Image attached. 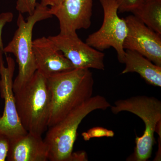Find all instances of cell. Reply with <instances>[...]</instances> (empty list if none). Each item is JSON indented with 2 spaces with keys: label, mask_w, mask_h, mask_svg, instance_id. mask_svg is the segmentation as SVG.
<instances>
[{
  "label": "cell",
  "mask_w": 161,
  "mask_h": 161,
  "mask_svg": "<svg viewBox=\"0 0 161 161\" xmlns=\"http://www.w3.org/2000/svg\"><path fill=\"white\" fill-rule=\"evenodd\" d=\"M114 114L128 112L137 115L143 121L145 130L142 136H136V147L127 161H146L151 157L154 145V134L161 122V102L154 97L138 95L115 101L111 105Z\"/></svg>",
  "instance_id": "5b68a950"
},
{
  "label": "cell",
  "mask_w": 161,
  "mask_h": 161,
  "mask_svg": "<svg viewBox=\"0 0 161 161\" xmlns=\"http://www.w3.org/2000/svg\"><path fill=\"white\" fill-rule=\"evenodd\" d=\"M111 106L103 96H92L60 121L48 127L44 139L48 147V161H87L85 152H73L78 127L84 119L93 111L105 110Z\"/></svg>",
  "instance_id": "6da1fadb"
},
{
  "label": "cell",
  "mask_w": 161,
  "mask_h": 161,
  "mask_svg": "<svg viewBox=\"0 0 161 161\" xmlns=\"http://www.w3.org/2000/svg\"><path fill=\"white\" fill-rule=\"evenodd\" d=\"M115 133L112 130H108L101 127H95L91 128L86 132L82 133L84 140L86 141H89L93 138L99 137H112Z\"/></svg>",
  "instance_id": "9a60e30c"
},
{
  "label": "cell",
  "mask_w": 161,
  "mask_h": 161,
  "mask_svg": "<svg viewBox=\"0 0 161 161\" xmlns=\"http://www.w3.org/2000/svg\"><path fill=\"white\" fill-rule=\"evenodd\" d=\"M32 50L37 71L46 78L74 69L70 61L57 49L48 37L33 40Z\"/></svg>",
  "instance_id": "8fae6325"
},
{
  "label": "cell",
  "mask_w": 161,
  "mask_h": 161,
  "mask_svg": "<svg viewBox=\"0 0 161 161\" xmlns=\"http://www.w3.org/2000/svg\"><path fill=\"white\" fill-rule=\"evenodd\" d=\"M99 2L103 10V23L99 30L88 36L86 43L101 52L113 47L117 53L119 61L123 63L125 51L123 44L128 30L125 19L118 16L116 0Z\"/></svg>",
  "instance_id": "8992f818"
},
{
  "label": "cell",
  "mask_w": 161,
  "mask_h": 161,
  "mask_svg": "<svg viewBox=\"0 0 161 161\" xmlns=\"http://www.w3.org/2000/svg\"><path fill=\"white\" fill-rule=\"evenodd\" d=\"M37 0H17L16 9L21 14L27 13L31 15L37 6Z\"/></svg>",
  "instance_id": "e0dca14e"
},
{
  "label": "cell",
  "mask_w": 161,
  "mask_h": 161,
  "mask_svg": "<svg viewBox=\"0 0 161 161\" xmlns=\"http://www.w3.org/2000/svg\"><path fill=\"white\" fill-rule=\"evenodd\" d=\"M6 66L4 65L3 55H0V94L5 101L4 111L0 115V133L11 140L28 132L21 124L16 107L13 88L14 60L10 57H6Z\"/></svg>",
  "instance_id": "52a82bcc"
},
{
  "label": "cell",
  "mask_w": 161,
  "mask_h": 161,
  "mask_svg": "<svg viewBox=\"0 0 161 161\" xmlns=\"http://www.w3.org/2000/svg\"><path fill=\"white\" fill-rule=\"evenodd\" d=\"M123 63L125 64L121 74L136 73L147 83L161 87V66L154 63L135 51L126 50Z\"/></svg>",
  "instance_id": "4fadbf2b"
},
{
  "label": "cell",
  "mask_w": 161,
  "mask_h": 161,
  "mask_svg": "<svg viewBox=\"0 0 161 161\" xmlns=\"http://www.w3.org/2000/svg\"><path fill=\"white\" fill-rule=\"evenodd\" d=\"M20 122L27 132L42 135L48 129L51 94L47 78L37 71L30 80L13 91Z\"/></svg>",
  "instance_id": "3957f363"
},
{
  "label": "cell",
  "mask_w": 161,
  "mask_h": 161,
  "mask_svg": "<svg viewBox=\"0 0 161 161\" xmlns=\"http://www.w3.org/2000/svg\"><path fill=\"white\" fill-rule=\"evenodd\" d=\"M127 25L124 49L135 51L161 66V36L148 27L133 15L125 19Z\"/></svg>",
  "instance_id": "9c48e42d"
},
{
  "label": "cell",
  "mask_w": 161,
  "mask_h": 161,
  "mask_svg": "<svg viewBox=\"0 0 161 161\" xmlns=\"http://www.w3.org/2000/svg\"><path fill=\"white\" fill-rule=\"evenodd\" d=\"M53 17L49 8L37 3L34 12L25 20L19 13L18 29L8 45L4 48V53L13 54L18 64V74L13 82V91L23 86L32 78L36 71L32 50V32L35 24Z\"/></svg>",
  "instance_id": "277c9868"
},
{
  "label": "cell",
  "mask_w": 161,
  "mask_h": 161,
  "mask_svg": "<svg viewBox=\"0 0 161 161\" xmlns=\"http://www.w3.org/2000/svg\"><path fill=\"white\" fill-rule=\"evenodd\" d=\"M48 37L57 49L70 61L74 68L104 70V53L83 42L77 32L59 33Z\"/></svg>",
  "instance_id": "ba28073f"
},
{
  "label": "cell",
  "mask_w": 161,
  "mask_h": 161,
  "mask_svg": "<svg viewBox=\"0 0 161 161\" xmlns=\"http://www.w3.org/2000/svg\"><path fill=\"white\" fill-rule=\"evenodd\" d=\"M63 0H41L40 4L43 6H50L51 8L58 7L60 6Z\"/></svg>",
  "instance_id": "ffe728a7"
},
{
  "label": "cell",
  "mask_w": 161,
  "mask_h": 161,
  "mask_svg": "<svg viewBox=\"0 0 161 161\" xmlns=\"http://www.w3.org/2000/svg\"><path fill=\"white\" fill-rule=\"evenodd\" d=\"M132 13L146 26L161 35V0H145Z\"/></svg>",
  "instance_id": "5bb4252c"
},
{
  "label": "cell",
  "mask_w": 161,
  "mask_h": 161,
  "mask_svg": "<svg viewBox=\"0 0 161 161\" xmlns=\"http://www.w3.org/2000/svg\"><path fill=\"white\" fill-rule=\"evenodd\" d=\"M93 0H63L60 6L50 8L51 14L58 19L60 34L77 32L88 29L92 24Z\"/></svg>",
  "instance_id": "30bf717a"
},
{
  "label": "cell",
  "mask_w": 161,
  "mask_h": 161,
  "mask_svg": "<svg viewBox=\"0 0 161 161\" xmlns=\"http://www.w3.org/2000/svg\"><path fill=\"white\" fill-rule=\"evenodd\" d=\"M9 144V138L3 133H0V161L6 160Z\"/></svg>",
  "instance_id": "d6986e66"
},
{
  "label": "cell",
  "mask_w": 161,
  "mask_h": 161,
  "mask_svg": "<svg viewBox=\"0 0 161 161\" xmlns=\"http://www.w3.org/2000/svg\"><path fill=\"white\" fill-rule=\"evenodd\" d=\"M145 0H116L118 12L120 13L132 12L143 3Z\"/></svg>",
  "instance_id": "2e32d148"
},
{
  "label": "cell",
  "mask_w": 161,
  "mask_h": 161,
  "mask_svg": "<svg viewBox=\"0 0 161 161\" xmlns=\"http://www.w3.org/2000/svg\"><path fill=\"white\" fill-rule=\"evenodd\" d=\"M48 149L42 136L28 132L9 140L8 161H48Z\"/></svg>",
  "instance_id": "7c38bea8"
},
{
  "label": "cell",
  "mask_w": 161,
  "mask_h": 161,
  "mask_svg": "<svg viewBox=\"0 0 161 161\" xmlns=\"http://www.w3.org/2000/svg\"><path fill=\"white\" fill-rule=\"evenodd\" d=\"M13 17V14L10 12L3 13L0 14V53H4L2 36L3 28L6 23H10L12 21Z\"/></svg>",
  "instance_id": "ac0fdd59"
},
{
  "label": "cell",
  "mask_w": 161,
  "mask_h": 161,
  "mask_svg": "<svg viewBox=\"0 0 161 161\" xmlns=\"http://www.w3.org/2000/svg\"><path fill=\"white\" fill-rule=\"evenodd\" d=\"M47 81L52 97L48 127L60 121L93 95L94 78L88 69L59 72L47 78Z\"/></svg>",
  "instance_id": "7a4b0ae2"
}]
</instances>
